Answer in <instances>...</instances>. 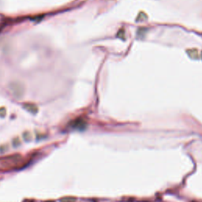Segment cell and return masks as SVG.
<instances>
[{
  "mask_svg": "<svg viewBox=\"0 0 202 202\" xmlns=\"http://www.w3.org/2000/svg\"><path fill=\"white\" fill-rule=\"evenodd\" d=\"M9 88L15 97L20 99L24 95V88L20 82H12L9 84Z\"/></svg>",
  "mask_w": 202,
  "mask_h": 202,
  "instance_id": "obj_1",
  "label": "cell"
},
{
  "mask_svg": "<svg viewBox=\"0 0 202 202\" xmlns=\"http://www.w3.org/2000/svg\"><path fill=\"white\" fill-rule=\"evenodd\" d=\"M23 107H24V109H25L28 112L31 113V114H36V113L38 112V110H39L37 106H36V104H34V103H24V104H23Z\"/></svg>",
  "mask_w": 202,
  "mask_h": 202,
  "instance_id": "obj_2",
  "label": "cell"
},
{
  "mask_svg": "<svg viewBox=\"0 0 202 202\" xmlns=\"http://www.w3.org/2000/svg\"><path fill=\"white\" fill-rule=\"evenodd\" d=\"M72 127L75 128L77 129H84L85 125H86V122H84V120L81 118H77L75 119L73 122H72Z\"/></svg>",
  "mask_w": 202,
  "mask_h": 202,
  "instance_id": "obj_3",
  "label": "cell"
},
{
  "mask_svg": "<svg viewBox=\"0 0 202 202\" xmlns=\"http://www.w3.org/2000/svg\"><path fill=\"white\" fill-rule=\"evenodd\" d=\"M22 136H23V139H24V141H26V142H29V141L32 140V133H30L29 131H25V132H24Z\"/></svg>",
  "mask_w": 202,
  "mask_h": 202,
  "instance_id": "obj_4",
  "label": "cell"
},
{
  "mask_svg": "<svg viewBox=\"0 0 202 202\" xmlns=\"http://www.w3.org/2000/svg\"><path fill=\"white\" fill-rule=\"evenodd\" d=\"M12 144H13L14 148H17V147L20 146V144H21V140H20V139H19L18 137H15V138L13 139V140H12Z\"/></svg>",
  "mask_w": 202,
  "mask_h": 202,
  "instance_id": "obj_5",
  "label": "cell"
},
{
  "mask_svg": "<svg viewBox=\"0 0 202 202\" xmlns=\"http://www.w3.org/2000/svg\"><path fill=\"white\" fill-rule=\"evenodd\" d=\"M6 114V110L5 107H1L0 108V117L1 118H4Z\"/></svg>",
  "mask_w": 202,
  "mask_h": 202,
  "instance_id": "obj_6",
  "label": "cell"
},
{
  "mask_svg": "<svg viewBox=\"0 0 202 202\" xmlns=\"http://www.w3.org/2000/svg\"><path fill=\"white\" fill-rule=\"evenodd\" d=\"M8 149V147L6 145H1L0 146V152H2V153H4L5 152H6V150Z\"/></svg>",
  "mask_w": 202,
  "mask_h": 202,
  "instance_id": "obj_7",
  "label": "cell"
},
{
  "mask_svg": "<svg viewBox=\"0 0 202 202\" xmlns=\"http://www.w3.org/2000/svg\"><path fill=\"white\" fill-rule=\"evenodd\" d=\"M62 202H73V199L71 198H63L62 199Z\"/></svg>",
  "mask_w": 202,
  "mask_h": 202,
  "instance_id": "obj_8",
  "label": "cell"
}]
</instances>
